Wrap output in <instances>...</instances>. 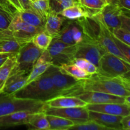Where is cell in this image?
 <instances>
[{
  "instance_id": "cell-1",
  "label": "cell",
  "mask_w": 130,
  "mask_h": 130,
  "mask_svg": "<svg viewBox=\"0 0 130 130\" xmlns=\"http://www.w3.org/2000/svg\"><path fill=\"white\" fill-rule=\"evenodd\" d=\"M99 91L119 96L130 95L129 74L109 77L95 74L86 78L77 80L74 86L62 91L60 95L74 96L82 91Z\"/></svg>"
},
{
  "instance_id": "cell-2",
  "label": "cell",
  "mask_w": 130,
  "mask_h": 130,
  "mask_svg": "<svg viewBox=\"0 0 130 130\" xmlns=\"http://www.w3.org/2000/svg\"><path fill=\"white\" fill-rule=\"evenodd\" d=\"M15 97L20 99L39 100L44 102L46 100L58 96L52 78L48 71L25 85L13 94Z\"/></svg>"
},
{
  "instance_id": "cell-3",
  "label": "cell",
  "mask_w": 130,
  "mask_h": 130,
  "mask_svg": "<svg viewBox=\"0 0 130 130\" xmlns=\"http://www.w3.org/2000/svg\"><path fill=\"white\" fill-rule=\"evenodd\" d=\"M44 102L39 100L20 99L13 95L0 93V116L22 110L36 112L44 110Z\"/></svg>"
},
{
  "instance_id": "cell-4",
  "label": "cell",
  "mask_w": 130,
  "mask_h": 130,
  "mask_svg": "<svg viewBox=\"0 0 130 130\" xmlns=\"http://www.w3.org/2000/svg\"><path fill=\"white\" fill-rule=\"evenodd\" d=\"M130 63L110 53H105L100 58L96 74L109 77L128 75Z\"/></svg>"
},
{
  "instance_id": "cell-5",
  "label": "cell",
  "mask_w": 130,
  "mask_h": 130,
  "mask_svg": "<svg viewBox=\"0 0 130 130\" xmlns=\"http://www.w3.org/2000/svg\"><path fill=\"white\" fill-rule=\"evenodd\" d=\"M43 50L39 49L32 41L25 43L17 55V62L11 72H20L29 74L33 66Z\"/></svg>"
},
{
  "instance_id": "cell-6",
  "label": "cell",
  "mask_w": 130,
  "mask_h": 130,
  "mask_svg": "<svg viewBox=\"0 0 130 130\" xmlns=\"http://www.w3.org/2000/svg\"><path fill=\"white\" fill-rule=\"evenodd\" d=\"M77 45L67 44L53 38L47 50L52 58L53 65L60 66L63 63H70L75 58Z\"/></svg>"
},
{
  "instance_id": "cell-7",
  "label": "cell",
  "mask_w": 130,
  "mask_h": 130,
  "mask_svg": "<svg viewBox=\"0 0 130 130\" xmlns=\"http://www.w3.org/2000/svg\"><path fill=\"white\" fill-rule=\"evenodd\" d=\"M5 30L6 34L26 42L31 41L35 34L44 30L41 28L29 25L20 18L19 11L15 13L10 25Z\"/></svg>"
},
{
  "instance_id": "cell-8",
  "label": "cell",
  "mask_w": 130,
  "mask_h": 130,
  "mask_svg": "<svg viewBox=\"0 0 130 130\" xmlns=\"http://www.w3.org/2000/svg\"><path fill=\"white\" fill-rule=\"evenodd\" d=\"M106 51L96 42L83 36V41L77 45L75 58H85L97 67L101 57Z\"/></svg>"
},
{
  "instance_id": "cell-9",
  "label": "cell",
  "mask_w": 130,
  "mask_h": 130,
  "mask_svg": "<svg viewBox=\"0 0 130 130\" xmlns=\"http://www.w3.org/2000/svg\"><path fill=\"white\" fill-rule=\"evenodd\" d=\"M53 38L67 44L77 45L83 41V34L77 20H67L66 19L60 30Z\"/></svg>"
},
{
  "instance_id": "cell-10",
  "label": "cell",
  "mask_w": 130,
  "mask_h": 130,
  "mask_svg": "<svg viewBox=\"0 0 130 130\" xmlns=\"http://www.w3.org/2000/svg\"><path fill=\"white\" fill-rule=\"evenodd\" d=\"M44 111L47 115H54L66 118L76 123L88 120V110L86 107L68 108H52L46 105Z\"/></svg>"
},
{
  "instance_id": "cell-11",
  "label": "cell",
  "mask_w": 130,
  "mask_h": 130,
  "mask_svg": "<svg viewBox=\"0 0 130 130\" xmlns=\"http://www.w3.org/2000/svg\"><path fill=\"white\" fill-rule=\"evenodd\" d=\"M79 98L87 104H107V103H118L124 104L125 97L117 96L106 93L99 91H82L74 95Z\"/></svg>"
},
{
  "instance_id": "cell-12",
  "label": "cell",
  "mask_w": 130,
  "mask_h": 130,
  "mask_svg": "<svg viewBox=\"0 0 130 130\" xmlns=\"http://www.w3.org/2000/svg\"><path fill=\"white\" fill-rule=\"evenodd\" d=\"M126 9L121 8L116 3H107L100 10L102 18L110 31L121 27V16Z\"/></svg>"
},
{
  "instance_id": "cell-13",
  "label": "cell",
  "mask_w": 130,
  "mask_h": 130,
  "mask_svg": "<svg viewBox=\"0 0 130 130\" xmlns=\"http://www.w3.org/2000/svg\"><path fill=\"white\" fill-rule=\"evenodd\" d=\"M52 78L55 88L58 93V96L62 91L72 87L77 80L74 77L65 74L60 71L58 66L52 64L47 69Z\"/></svg>"
},
{
  "instance_id": "cell-14",
  "label": "cell",
  "mask_w": 130,
  "mask_h": 130,
  "mask_svg": "<svg viewBox=\"0 0 130 130\" xmlns=\"http://www.w3.org/2000/svg\"><path fill=\"white\" fill-rule=\"evenodd\" d=\"M86 108L88 110L106 113L115 116H124L130 114V106L126 104L107 103V104H87Z\"/></svg>"
},
{
  "instance_id": "cell-15",
  "label": "cell",
  "mask_w": 130,
  "mask_h": 130,
  "mask_svg": "<svg viewBox=\"0 0 130 130\" xmlns=\"http://www.w3.org/2000/svg\"><path fill=\"white\" fill-rule=\"evenodd\" d=\"M123 116L88 110V120L93 121L110 130H123L121 120Z\"/></svg>"
},
{
  "instance_id": "cell-16",
  "label": "cell",
  "mask_w": 130,
  "mask_h": 130,
  "mask_svg": "<svg viewBox=\"0 0 130 130\" xmlns=\"http://www.w3.org/2000/svg\"><path fill=\"white\" fill-rule=\"evenodd\" d=\"M32 113L34 112L22 110L0 116V129L25 125Z\"/></svg>"
},
{
  "instance_id": "cell-17",
  "label": "cell",
  "mask_w": 130,
  "mask_h": 130,
  "mask_svg": "<svg viewBox=\"0 0 130 130\" xmlns=\"http://www.w3.org/2000/svg\"><path fill=\"white\" fill-rule=\"evenodd\" d=\"M52 64H53L52 58L48 51L47 50L43 51L28 74L26 85L32 82L37 77L44 74L49 68L50 66H52Z\"/></svg>"
},
{
  "instance_id": "cell-18",
  "label": "cell",
  "mask_w": 130,
  "mask_h": 130,
  "mask_svg": "<svg viewBox=\"0 0 130 130\" xmlns=\"http://www.w3.org/2000/svg\"><path fill=\"white\" fill-rule=\"evenodd\" d=\"M48 107L52 108H68L85 107L87 104L79 98L75 96L60 95L51 99L44 102Z\"/></svg>"
},
{
  "instance_id": "cell-19",
  "label": "cell",
  "mask_w": 130,
  "mask_h": 130,
  "mask_svg": "<svg viewBox=\"0 0 130 130\" xmlns=\"http://www.w3.org/2000/svg\"><path fill=\"white\" fill-rule=\"evenodd\" d=\"M28 74L24 72H11L6 80L2 93L8 95H13L26 85Z\"/></svg>"
},
{
  "instance_id": "cell-20",
  "label": "cell",
  "mask_w": 130,
  "mask_h": 130,
  "mask_svg": "<svg viewBox=\"0 0 130 130\" xmlns=\"http://www.w3.org/2000/svg\"><path fill=\"white\" fill-rule=\"evenodd\" d=\"M27 43L0 30V53H17Z\"/></svg>"
},
{
  "instance_id": "cell-21",
  "label": "cell",
  "mask_w": 130,
  "mask_h": 130,
  "mask_svg": "<svg viewBox=\"0 0 130 130\" xmlns=\"http://www.w3.org/2000/svg\"><path fill=\"white\" fill-rule=\"evenodd\" d=\"M98 12V10L86 8L79 3L63 9L60 15L67 20H77L86 17H91Z\"/></svg>"
},
{
  "instance_id": "cell-22",
  "label": "cell",
  "mask_w": 130,
  "mask_h": 130,
  "mask_svg": "<svg viewBox=\"0 0 130 130\" xmlns=\"http://www.w3.org/2000/svg\"><path fill=\"white\" fill-rule=\"evenodd\" d=\"M66 20V19L62 15L50 10L46 17L44 31L53 37L59 32Z\"/></svg>"
},
{
  "instance_id": "cell-23",
  "label": "cell",
  "mask_w": 130,
  "mask_h": 130,
  "mask_svg": "<svg viewBox=\"0 0 130 130\" xmlns=\"http://www.w3.org/2000/svg\"><path fill=\"white\" fill-rule=\"evenodd\" d=\"M25 126L30 129L48 130L50 124L44 110L34 112L30 116Z\"/></svg>"
},
{
  "instance_id": "cell-24",
  "label": "cell",
  "mask_w": 130,
  "mask_h": 130,
  "mask_svg": "<svg viewBox=\"0 0 130 130\" xmlns=\"http://www.w3.org/2000/svg\"><path fill=\"white\" fill-rule=\"evenodd\" d=\"M19 13L22 20L25 23L32 26L44 29L45 19L32 8L22 10L21 11H19Z\"/></svg>"
},
{
  "instance_id": "cell-25",
  "label": "cell",
  "mask_w": 130,
  "mask_h": 130,
  "mask_svg": "<svg viewBox=\"0 0 130 130\" xmlns=\"http://www.w3.org/2000/svg\"><path fill=\"white\" fill-rule=\"evenodd\" d=\"M17 53H15L8 57L0 66V93H2L4 85L16 64Z\"/></svg>"
},
{
  "instance_id": "cell-26",
  "label": "cell",
  "mask_w": 130,
  "mask_h": 130,
  "mask_svg": "<svg viewBox=\"0 0 130 130\" xmlns=\"http://www.w3.org/2000/svg\"><path fill=\"white\" fill-rule=\"evenodd\" d=\"M47 119L50 124L49 130L69 129L74 124L72 121L57 116L47 115Z\"/></svg>"
},
{
  "instance_id": "cell-27",
  "label": "cell",
  "mask_w": 130,
  "mask_h": 130,
  "mask_svg": "<svg viewBox=\"0 0 130 130\" xmlns=\"http://www.w3.org/2000/svg\"><path fill=\"white\" fill-rule=\"evenodd\" d=\"M58 67L61 72L72 76L77 80L86 78L89 76L85 71L73 63H63Z\"/></svg>"
},
{
  "instance_id": "cell-28",
  "label": "cell",
  "mask_w": 130,
  "mask_h": 130,
  "mask_svg": "<svg viewBox=\"0 0 130 130\" xmlns=\"http://www.w3.org/2000/svg\"><path fill=\"white\" fill-rule=\"evenodd\" d=\"M52 39L53 37L44 30L35 34L31 41L39 49L44 51L48 49Z\"/></svg>"
},
{
  "instance_id": "cell-29",
  "label": "cell",
  "mask_w": 130,
  "mask_h": 130,
  "mask_svg": "<svg viewBox=\"0 0 130 130\" xmlns=\"http://www.w3.org/2000/svg\"><path fill=\"white\" fill-rule=\"evenodd\" d=\"M70 63H73L85 71L89 76L93 75L97 72V67L93 63L83 58H74Z\"/></svg>"
},
{
  "instance_id": "cell-30",
  "label": "cell",
  "mask_w": 130,
  "mask_h": 130,
  "mask_svg": "<svg viewBox=\"0 0 130 130\" xmlns=\"http://www.w3.org/2000/svg\"><path fill=\"white\" fill-rule=\"evenodd\" d=\"M69 129L77 130H110L109 128L99 124L91 120H88L83 123L74 124Z\"/></svg>"
},
{
  "instance_id": "cell-31",
  "label": "cell",
  "mask_w": 130,
  "mask_h": 130,
  "mask_svg": "<svg viewBox=\"0 0 130 130\" xmlns=\"http://www.w3.org/2000/svg\"><path fill=\"white\" fill-rule=\"evenodd\" d=\"M79 3V0H49L51 10L58 14L63 9Z\"/></svg>"
},
{
  "instance_id": "cell-32",
  "label": "cell",
  "mask_w": 130,
  "mask_h": 130,
  "mask_svg": "<svg viewBox=\"0 0 130 130\" xmlns=\"http://www.w3.org/2000/svg\"><path fill=\"white\" fill-rule=\"evenodd\" d=\"M31 8L39 13L44 19L51 10L49 0H33Z\"/></svg>"
},
{
  "instance_id": "cell-33",
  "label": "cell",
  "mask_w": 130,
  "mask_h": 130,
  "mask_svg": "<svg viewBox=\"0 0 130 130\" xmlns=\"http://www.w3.org/2000/svg\"><path fill=\"white\" fill-rule=\"evenodd\" d=\"M14 14L9 12L0 6V30L7 29L13 17Z\"/></svg>"
},
{
  "instance_id": "cell-34",
  "label": "cell",
  "mask_w": 130,
  "mask_h": 130,
  "mask_svg": "<svg viewBox=\"0 0 130 130\" xmlns=\"http://www.w3.org/2000/svg\"><path fill=\"white\" fill-rule=\"evenodd\" d=\"M113 36L117 39L123 42L125 44L129 45L130 44V31L123 29L122 27H118L112 30Z\"/></svg>"
},
{
  "instance_id": "cell-35",
  "label": "cell",
  "mask_w": 130,
  "mask_h": 130,
  "mask_svg": "<svg viewBox=\"0 0 130 130\" xmlns=\"http://www.w3.org/2000/svg\"><path fill=\"white\" fill-rule=\"evenodd\" d=\"M80 5L91 10H101L106 3L102 0H79Z\"/></svg>"
},
{
  "instance_id": "cell-36",
  "label": "cell",
  "mask_w": 130,
  "mask_h": 130,
  "mask_svg": "<svg viewBox=\"0 0 130 130\" xmlns=\"http://www.w3.org/2000/svg\"><path fill=\"white\" fill-rule=\"evenodd\" d=\"M113 35V34H112ZM113 40H114V43H115L116 45L118 47V50H119V52L129 61V55H130V47L129 45L125 44L123 42L121 41L120 40H119L118 39H117L116 38L113 36Z\"/></svg>"
},
{
  "instance_id": "cell-37",
  "label": "cell",
  "mask_w": 130,
  "mask_h": 130,
  "mask_svg": "<svg viewBox=\"0 0 130 130\" xmlns=\"http://www.w3.org/2000/svg\"><path fill=\"white\" fill-rule=\"evenodd\" d=\"M129 13H123L121 16V27L130 31V18Z\"/></svg>"
},
{
  "instance_id": "cell-38",
  "label": "cell",
  "mask_w": 130,
  "mask_h": 130,
  "mask_svg": "<svg viewBox=\"0 0 130 130\" xmlns=\"http://www.w3.org/2000/svg\"><path fill=\"white\" fill-rule=\"evenodd\" d=\"M0 6L11 13H15L17 10L10 3L8 0H0Z\"/></svg>"
},
{
  "instance_id": "cell-39",
  "label": "cell",
  "mask_w": 130,
  "mask_h": 130,
  "mask_svg": "<svg viewBox=\"0 0 130 130\" xmlns=\"http://www.w3.org/2000/svg\"><path fill=\"white\" fill-rule=\"evenodd\" d=\"M130 115H127L123 116L121 120L123 130H130Z\"/></svg>"
},
{
  "instance_id": "cell-40",
  "label": "cell",
  "mask_w": 130,
  "mask_h": 130,
  "mask_svg": "<svg viewBox=\"0 0 130 130\" xmlns=\"http://www.w3.org/2000/svg\"><path fill=\"white\" fill-rule=\"evenodd\" d=\"M116 3L122 8L129 10L130 0H117Z\"/></svg>"
},
{
  "instance_id": "cell-41",
  "label": "cell",
  "mask_w": 130,
  "mask_h": 130,
  "mask_svg": "<svg viewBox=\"0 0 130 130\" xmlns=\"http://www.w3.org/2000/svg\"><path fill=\"white\" fill-rule=\"evenodd\" d=\"M23 10L30 8L32 0H18Z\"/></svg>"
},
{
  "instance_id": "cell-42",
  "label": "cell",
  "mask_w": 130,
  "mask_h": 130,
  "mask_svg": "<svg viewBox=\"0 0 130 130\" xmlns=\"http://www.w3.org/2000/svg\"><path fill=\"white\" fill-rule=\"evenodd\" d=\"M8 1L18 11H21L23 10L18 0H8Z\"/></svg>"
},
{
  "instance_id": "cell-43",
  "label": "cell",
  "mask_w": 130,
  "mask_h": 130,
  "mask_svg": "<svg viewBox=\"0 0 130 130\" xmlns=\"http://www.w3.org/2000/svg\"><path fill=\"white\" fill-rule=\"evenodd\" d=\"M15 53H0V66L6 60L8 57Z\"/></svg>"
},
{
  "instance_id": "cell-44",
  "label": "cell",
  "mask_w": 130,
  "mask_h": 130,
  "mask_svg": "<svg viewBox=\"0 0 130 130\" xmlns=\"http://www.w3.org/2000/svg\"><path fill=\"white\" fill-rule=\"evenodd\" d=\"M117 0H107V3H116Z\"/></svg>"
},
{
  "instance_id": "cell-45",
  "label": "cell",
  "mask_w": 130,
  "mask_h": 130,
  "mask_svg": "<svg viewBox=\"0 0 130 130\" xmlns=\"http://www.w3.org/2000/svg\"><path fill=\"white\" fill-rule=\"evenodd\" d=\"M102 1H104V3H106V4H107V0H102Z\"/></svg>"
},
{
  "instance_id": "cell-46",
  "label": "cell",
  "mask_w": 130,
  "mask_h": 130,
  "mask_svg": "<svg viewBox=\"0 0 130 130\" xmlns=\"http://www.w3.org/2000/svg\"><path fill=\"white\" fill-rule=\"evenodd\" d=\"M32 1H33V0H32Z\"/></svg>"
}]
</instances>
